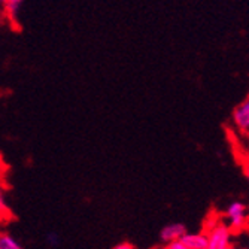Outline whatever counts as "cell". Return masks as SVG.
<instances>
[{
	"instance_id": "obj_1",
	"label": "cell",
	"mask_w": 249,
	"mask_h": 249,
	"mask_svg": "<svg viewBox=\"0 0 249 249\" xmlns=\"http://www.w3.org/2000/svg\"><path fill=\"white\" fill-rule=\"evenodd\" d=\"M209 237V248L208 249H229L230 246V233L229 229L224 225H216L212 229Z\"/></svg>"
},
{
	"instance_id": "obj_2",
	"label": "cell",
	"mask_w": 249,
	"mask_h": 249,
	"mask_svg": "<svg viewBox=\"0 0 249 249\" xmlns=\"http://www.w3.org/2000/svg\"><path fill=\"white\" fill-rule=\"evenodd\" d=\"M233 123L245 133H249V94L233 110Z\"/></svg>"
},
{
	"instance_id": "obj_3",
	"label": "cell",
	"mask_w": 249,
	"mask_h": 249,
	"mask_svg": "<svg viewBox=\"0 0 249 249\" xmlns=\"http://www.w3.org/2000/svg\"><path fill=\"white\" fill-rule=\"evenodd\" d=\"M227 216L233 229H242V225L245 224V206L239 201L231 203L230 208L227 209Z\"/></svg>"
},
{
	"instance_id": "obj_4",
	"label": "cell",
	"mask_w": 249,
	"mask_h": 249,
	"mask_svg": "<svg viewBox=\"0 0 249 249\" xmlns=\"http://www.w3.org/2000/svg\"><path fill=\"white\" fill-rule=\"evenodd\" d=\"M185 234H187V231H185V227L182 224H169L161 230V239L169 242V243L180 240Z\"/></svg>"
},
{
	"instance_id": "obj_5",
	"label": "cell",
	"mask_w": 249,
	"mask_h": 249,
	"mask_svg": "<svg viewBox=\"0 0 249 249\" xmlns=\"http://www.w3.org/2000/svg\"><path fill=\"white\" fill-rule=\"evenodd\" d=\"M188 249H208L209 248V237L203 234H185L182 239Z\"/></svg>"
},
{
	"instance_id": "obj_6",
	"label": "cell",
	"mask_w": 249,
	"mask_h": 249,
	"mask_svg": "<svg viewBox=\"0 0 249 249\" xmlns=\"http://www.w3.org/2000/svg\"><path fill=\"white\" fill-rule=\"evenodd\" d=\"M22 3H24V0H8V2L3 5L6 15L9 18L15 19L17 15H18V12H19V9H21V6H22Z\"/></svg>"
},
{
	"instance_id": "obj_7",
	"label": "cell",
	"mask_w": 249,
	"mask_h": 249,
	"mask_svg": "<svg viewBox=\"0 0 249 249\" xmlns=\"http://www.w3.org/2000/svg\"><path fill=\"white\" fill-rule=\"evenodd\" d=\"M0 249H21V246L14 237L3 234L0 237Z\"/></svg>"
},
{
	"instance_id": "obj_8",
	"label": "cell",
	"mask_w": 249,
	"mask_h": 249,
	"mask_svg": "<svg viewBox=\"0 0 249 249\" xmlns=\"http://www.w3.org/2000/svg\"><path fill=\"white\" fill-rule=\"evenodd\" d=\"M167 249H188V248L182 240H176V242H170Z\"/></svg>"
},
{
	"instance_id": "obj_9",
	"label": "cell",
	"mask_w": 249,
	"mask_h": 249,
	"mask_svg": "<svg viewBox=\"0 0 249 249\" xmlns=\"http://www.w3.org/2000/svg\"><path fill=\"white\" fill-rule=\"evenodd\" d=\"M114 249H133V246H131V245H128V243H121V245L115 246Z\"/></svg>"
},
{
	"instance_id": "obj_10",
	"label": "cell",
	"mask_w": 249,
	"mask_h": 249,
	"mask_svg": "<svg viewBox=\"0 0 249 249\" xmlns=\"http://www.w3.org/2000/svg\"><path fill=\"white\" fill-rule=\"evenodd\" d=\"M245 175H246V178L249 179V163H248L246 167H245Z\"/></svg>"
},
{
	"instance_id": "obj_11",
	"label": "cell",
	"mask_w": 249,
	"mask_h": 249,
	"mask_svg": "<svg viewBox=\"0 0 249 249\" xmlns=\"http://www.w3.org/2000/svg\"><path fill=\"white\" fill-rule=\"evenodd\" d=\"M0 2H2V5H5V3L8 2V0H0Z\"/></svg>"
}]
</instances>
